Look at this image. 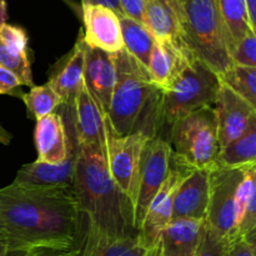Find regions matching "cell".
<instances>
[{"label": "cell", "mask_w": 256, "mask_h": 256, "mask_svg": "<svg viewBox=\"0 0 256 256\" xmlns=\"http://www.w3.org/2000/svg\"><path fill=\"white\" fill-rule=\"evenodd\" d=\"M22 100L26 106L28 116L36 122L52 112H55V109L62 105L60 96L49 82L30 88V92H24Z\"/></svg>", "instance_id": "obj_29"}, {"label": "cell", "mask_w": 256, "mask_h": 256, "mask_svg": "<svg viewBox=\"0 0 256 256\" xmlns=\"http://www.w3.org/2000/svg\"><path fill=\"white\" fill-rule=\"evenodd\" d=\"M222 82L219 75L202 60L194 59L162 94V128L172 126L178 119L202 108L212 106Z\"/></svg>", "instance_id": "obj_5"}, {"label": "cell", "mask_w": 256, "mask_h": 256, "mask_svg": "<svg viewBox=\"0 0 256 256\" xmlns=\"http://www.w3.org/2000/svg\"><path fill=\"white\" fill-rule=\"evenodd\" d=\"M78 256H156V246L149 249L136 236H112L85 224Z\"/></svg>", "instance_id": "obj_18"}, {"label": "cell", "mask_w": 256, "mask_h": 256, "mask_svg": "<svg viewBox=\"0 0 256 256\" xmlns=\"http://www.w3.org/2000/svg\"><path fill=\"white\" fill-rule=\"evenodd\" d=\"M6 22V2L4 0L0 2V26Z\"/></svg>", "instance_id": "obj_39"}, {"label": "cell", "mask_w": 256, "mask_h": 256, "mask_svg": "<svg viewBox=\"0 0 256 256\" xmlns=\"http://www.w3.org/2000/svg\"><path fill=\"white\" fill-rule=\"evenodd\" d=\"M212 110L216 120L220 149L242 136L252 124H256V108L224 84L220 86Z\"/></svg>", "instance_id": "obj_12"}, {"label": "cell", "mask_w": 256, "mask_h": 256, "mask_svg": "<svg viewBox=\"0 0 256 256\" xmlns=\"http://www.w3.org/2000/svg\"><path fill=\"white\" fill-rule=\"evenodd\" d=\"M218 75L222 84L256 108V68L232 64Z\"/></svg>", "instance_id": "obj_28"}, {"label": "cell", "mask_w": 256, "mask_h": 256, "mask_svg": "<svg viewBox=\"0 0 256 256\" xmlns=\"http://www.w3.org/2000/svg\"><path fill=\"white\" fill-rule=\"evenodd\" d=\"M0 2H2V0H0Z\"/></svg>", "instance_id": "obj_43"}, {"label": "cell", "mask_w": 256, "mask_h": 256, "mask_svg": "<svg viewBox=\"0 0 256 256\" xmlns=\"http://www.w3.org/2000/svg\"><path fill=\"white\" fill-rule=\"evenodd\" d=\"M85 42L82 30L72 49L58 60L49 72L48 82L60 96L62 106L74 108L75 98L84 82Z\"/></svg>", "instance_id": "obj_14"}, {"label": "cell", "mask_w": 256, "mask_h": 256, "mask_svg": "<svg viewBox=\"0 0 256 256\" xmlns=\"http://www.w3.org/2000/svg\"><path fill=\"white\" fill-rule=\"evenodd\" d=\"M79 242L69 248H40L32 250L30 256H78Z\"/></svg>", "instance_id": "obj_34"}, {"label": "cell", "mask_w": 256, "mask_h": 256, "mask_svg": "<svg viewBox=\"0 0 256 256\" xmlns=\"http://www.w3.org/2000/svg\"><path fill=\"white\" fill-rule=\"evenodd\" d=\"M252 29L256 32V0H245Z\"/></svg>", "instance_id": "obj_37"}, {"label": "cell", "mask_w": 256, "mask_h": 256, "mask_svg": "<svg viewBox=\"0 0 256 256\" xmlns=\"http://www.w3.org/2000/svg\"><path fill=\"white\" fill-rule=\"evenodd\" d=\"M172 150L162 136L150 138L142 152L135 198V226L139 232L152 198L164 184L170 169Z\"/></svg>", "instance_id": "obj_9"}, {"label": "cell", "mask_w": 256, "mask_h": 256, "mask_svg": "<svg viewBox=\"0 0 256 256\" xmlns=\"http://www.w3.org/2000/svg\"><path fill=\"white\" fill-rule=\"evenodd\" d=\"M116 82L114 54L102 52L85 45L84 84L104 112L109 110L112 90Z\"/></svg>", "instance_id": "obj_17"}, {"label": "cell", "mask_w": 256, "mask_h": 256, "mask_svg": "<svg viewBox=\"0 0 256 256\" xmlns=\"http://www.w3.org/2000/svg\"><path fill=\"white\" fill-rule=\"evenodd\" d=\"M76 155L78 150L64 162L58 165L45 164L36 160L22 165L12 184L22 186H72Z\"/></svg>", "instance_id": "obj_22"}, {"label": "cell", "mask_w": 256, "mask_h": 256, "mask_svg": "<svg viewBox=\"0 0 256 256\" xmlns=\"http://www.w3.org/2000/svg\"><path fill=\"white\" fill-rule=\"evenodd\" d=\"M194 169L178 159L172 154L170 169L164 184L159 192L155 194L150 202L148 212L145 214L144 222L139 230V239L149 249L156 246L160 234L172 222V200L180 182L190 174Z\"/></svg>", "instance_id": "obj_11"}, {"label": "cell", "mask_w": 256, "mask_h": 256, "mask_svg": "<svg viewBox=\"0 0 256 256\" xmlns=\"http://www.w3.org/2000/svg\"><path fill=\"white\" fill-rule=\"evenodd\" d=\"M72 190L90 228L112 236L139 235L134 205L110 176L104 148L78 145Z\"/></svg>", "instance_id": "obj_2"}, {"label": "cell", "mask_w": 256, "mask_h": 256, "mask_svg": "<svg viewBox=\"0 0 256 256\" xmlns=\"http://www.w3.org/2000/svg\"><path fill=\"white\" fill-rule=\"evenodd\" d=\"M65 112L68 124L59 112H52L36 122L34 132L36 162L50 165L62 164L78 150L72 108L65 106Z\"/></svg>", "instance_id": "obj_10"}, {"label": "cell", "mask_w": 256, "mask_h": 256, "mask_svg": "<svg viewBox=\"0 0 256 256\" xmlns=\"http://www.w3.org/2000/svg\"><path fill=\"white\" fill-rule=\"evenodd\" d=\"M184 40L196 59L220 74L232 62L218 0H179Z\"/></svg>", "instance_id": "obj_4"}, {"label": "cell", "mask_w": 256, "mask_h": 256, "mask_svg": "<svg viewBox=\"0 0 256 256\" xmlns=\"http://www.w3.org/2000/svg\"><path fill=\"white\" fill-rule=\"evenodd\" d=\"M234 242L218 235L204 222L202 225L199 242L192 256H228Z\"/></svg>", "instance_id": "obj_30"}, {"label": "cell", "mask_w": 256, "mask_h": 256, "mask_svg": "<svg viewBox=\"0 0 256 256\" xmlns=\"http://www.w3.org/2000/svg\"><path fill=\"white\" fill-rule=\"evenodd\" d=\"M232 64L256 68V32L245 35L239 44L230 52Z\"/></svg>", "instance_id": "obj_31"}, {"label": "cell", "mask_w": 256, "mask_h": 256, "mask_svg": "<svg viewBox=\"0 0 256 256\" xmlns=\"http://www.w3.org/2000/svg\"><path fill=\"white\" fill-rule=\"evenodd\" d=\"M22 86L20 80L12 72L0 66V95H10L22 99L24 95V92L20 89Z\"/></svg>", "instance_id": "obj_32"}, {"label": "cell", "mask_w": 256, "mask_h": 256, "mask_svg": "<svg viewBox=\"0 0 256 256\" xmlns=\"http://www.w3.org/2000/svg\"><path fill=\"white\" fill-rule=\"evenodd\" d=\"M144 25L155 40L186 46L179 0H145Z\"/></svg>", "instance_id": "obj_21"}, {"label": "cell", "mask_w": 256, "mask_h": 256, "mask_svg": "<svg viewBox=\"0 0 256 256\" xmlns=\"http://www.w3.org/2000/svg\"><path fill=\"white\" fill-rule=\"evenodd\" d=\"M85 45L92 49L116 54L124 49L119 15L102 5H80Z\"/></svg>", "instance_id": "obj_13"}, {"label": "cell", "mask_w": 256, "mask_h": 256, "mask_svg": "<svg viewBox=\"0 0 256 256\" xmlns=\"http://www.w3.org/2000/svg\"><path fill=\"white\" fill-rule=\"evenodd\" d=\"M62 2H65L68 5H69V6H72V10H75V12H76L78 14L82 15V9H80V6H78V5L75 4L74 2H72V0H62Z\"/></svg>", "instance_id": "obj_42"}, {"label": "cell", "mask_w": 256, "mask_h": 256, "mask_svg": "<svg viewBox=\"0 0 256 256\" xmlns=\"http://www.w3.org/2000/svg\"><path fill=\"white\" fill-rule=\"evenodd\" d=\"M218 2L229 38V52H232L245 35L256 32L250 25L245 0H218Z\"/></svg>", "instance_id": "obj_27"}, {"label": "cell", "mask_w": 256, "mask_h": 256, "mask_svg": "<svg viewBox=\"0 0 256 256\" xmlns=\"http://www.w3.org/2000/svg\"><path fill=\"white\" fill-rule=\"evenodd\" d=\"M12 139V135L0 124V144L2 145H9Z\"/></svg>", "instance_id": "obj_38"}, {"label": "cell", "mask_w": 256, "mask_h": 256, "mask_svg": "<svg viewBox=\"0 0 256 256\" xmlns=\"http://www.w3.org/2000/svg\"><path fill=\"white\" fill-rule=\"evenodd\" d=\"M209 170L194 169L178 186L172 200V219L205 222L209 204Z\"/></svg>", "instance_id": "obj_16"}, {"label": "cell", "mask_w": 256, "mask_h": 256, "mask_svg": "<svg viewBox=\"0 0 256 256\" xmlns=\"http://www.w3.org/2000/svg\"><path fill=\"white\" fill-rule=\"evenodd\" d=\"M228 256H255V244L244 239L236 240Z\"/></svg>", "instance_id": "obj_35"}, {"label": "cell", "mask_w": 256, "mask_h": 256, "mask_svg": "<svg viewBox=\"0 0 256 256\" xmlns=\"http://www.w3.org/2000/svg\"><path fill=\"white\" fill-rule=\"evenodd\" d=\"M119 2L124 16L144 24L145 0H119Z\"/></svg>", "instance_id": "obj_33"}, {"label": "cell", "mask_w": 256, "mask_h": 256, "mask_svg": "<svg viewBox=\"0 0 256 256\" xmlns=\"http://www.w3.org/2000/svg\"><path fill=\"white\" fill-rule=\"evenodd\" d=\"M0 66L12 72L22 86H34L29 38L22 28L8 22L0 26Z\"/></svg>", "instance_id": "obj_15"}, {"label": "cell", "mask_w": 256, "mask_h": 256, "mask_svg": "<svg viewBox=\"0 0 256 256\" xmlns=\"http://www.w3.org/2000/svg\"><path fill=\"white\" fill-rule=\"evenodd\" d=\"M8 252H10V250L9 248H8L6 240H5L4 235H2V232H0V256H4Z\"/></svg>", "instance_id": "obj_40"}, {"label": "cell", "mask_w": 256, "mask_h": 256, "mask_svg": "<svg viewBox=\"0 0 256 256\" xmlns=\"http://www.w3.org/2000/svg\"><path fill=\"white\" fill-rule=\"evenodd\" d=\"M116 82L106 119L118 135L142 132L160 136L162 129V90L154 84L146 68L125 49L114 54Z\"/></svg>", "instance_id": "obj_3"}, {"label": "cell", "mask_w": 256, "mask_h": 256, "mask_svg": "<svg viewBox=\"0 0 256 256\" xmlns=\"http://www.w3.org/2000/svg\"><path fill=\"white\" fill-rule=\"evenodd\" d=\"M194 58V54L185 45L175 44L166 40H155L148 72L154 84L162 90H165Z\"/></svg>", "instance_id": "obj_19"}, {"label": "cell", "mask_w": 256, "mask_h": 256, "mask_svg": "<svg viewBox=\"0 0 256 256\" xmlns=\"http://www.w3.org/2000/svg\"><path fill=\"white\" fill-rule=\"evenodd\" d=\"M172 154L192 169L218 166L219 140L212 106L202 108L178 119L169 129Z\"/></svg>", "instance_id": "obj_6"}, {"label": "cell", "mask_w": 256, "mask_h": 256, "mask_svg": "<svg viewBox=\"0 0 256 256\" xmlns=\"http://www.w3.org/2000/svg\"><path fill=\"white\" fill-rule=\"evenodd\" d=\"M82 214L72 186L0 189V232L9 250L69 248L80 242Z\"/></svg>", "instance_id": "obj_1"}, {"label": "cell", "mask_w": 256, "mask_h": 256, "mask_svg": "<svg viewBox=\"0 0 256 256\" xmlns=\"http://www.w3.org/2000/svg\"><path fill=\"white\" fill-rule=\"evenodd\" d=\"M238 240L255 244L256 238V165L249 166L238 192Z\"/></svg>", "instance_id": "obj_24"}, {"label": "cell", "mask_w": 256, "mask_h": 256, "mask_svg": "<svg viewBox=\"0 0 256 256\" xmlns=\"http://www.w3.org/2000/svg\"><path fill=\"white\" fill-rule=\"evenodd\" d=\"M150 138L142 132L118 135L105 119V158L110 176L135 208L142 152Z\"/></svg>", "instance_id": "obj_8"}, {"label": "cell", "mask_w": 256, "mask_h": 256, "mask_svg": "<svg viewBox=\"0 0 256 256\" xmlns=\"http://www.w3.org/2000/svg\"><path fill=\"white\" fill-rule=\"evenodd\" d=\"M32 250H10L4 256H30Z\"/></svg>", "instance_id": "obj_41"}, {"label": "cell", "mask_w": 256, "mask_h": 256, "mask_svg": "<svg viewBox=\"0 0 256 256\" xmlns=\"http://www.w3.org/2000/svg\"><path fill=\"white\" fill-rule=\"evenodd\" d=\"M82 5H102V6L114 10L119 16L122 15L119 0H82Z\"/></svg>", "instance_id": "obj_36"}, {"label": "cell", "mask_w": 256, "mask_h": 256, "mask_svg": "<svg viewBox=\"0 0 256 256\" xmlns=\"http://www.w3.org/2000/svg\"><path fill=\"white\" fill-rule=\"evenodd\" d=\"M202 222L192 219H172L158 240V256L194 255Z\"/></svg>", "instance_id": "obj_23"}, {"label": "cell", "mask_w": 256, "mask_h": 256, "mask_svg": "<svg viewBox=\"0 0 256 256\" xmlns=\"http://www.w3.org/2000/svg\"><path fill=\"white\" fill-rule=\"evenodd\" d=\"M78 145H99L105 149V116L96 100L82 82L72 108Z\"/></svg>", "instance_id": "obj_20"}, {"label": "cell", "mask_w": 256, "mask_h": 256, "mask_svg": "<svg viewBox=\"0 0 256 256\" xmlns=\"http://www.w3.org/2000/svg\"><path fill=\"white\" fill-rule=\"evenodd\" d=\"M156 256H158V254H156Z\"/></svg>", "instance_id": "obj_44"}, {"label": "cell", "mask_w": 256, "mask_h": 256, "mask_svg": "<svg viewBox=\"0 0 256 256\" xmlns=\"http://www.w3.org/2000/svg\"><path fill=\"white\" fill-rule=\"evenodd\" d=\"M119 19L124 49L148 69L155 38L150 34L144 24H140L124 15L119 16Z\"/></svg>", "instance_id": "obj_26"}, {"label": "cell", "mask_w": 256, "mask_h": 256, "mask_svg": "<svg viewBox=\"0 0 256 256\" xmlns=\"http://www.w3.org/2000/svg\"><path fill=\"white\" fill-rule=\"evenodd\" d=\"M218 165L224 168L256 165V124H252L242 136L219 150Z\"/></svg>", "instance_id": "obj_25"}, {"label": "cell", "mask_w": 256, "mask_h": 256, "mask_svg": "<svg viewBox=\"0 0 256 256\" xmlns=\"http://www.w3.org/2000/svg\"><path fill=\"white\" fill-rule=\"evenodd\" d=\"M248 168L218 165L210 170L209 204L205 222L218 235L232 242L238 240V192Z\"/></svg>", "instance_id": "obj_7"}]
</instances>
